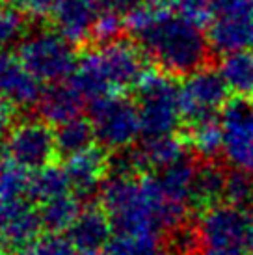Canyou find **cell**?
Masks as SVG:
<instances>
[{"mask_svg": "<svg viewBox=\"0 0 253 255\" xmlns=\"http://www.w3.org/2000/svg\"><path fill=\"white\" fill-rule=\"evenodd\" d=\"M4 145L7 158L26 171L49 166L58 153L54 132L43 120H26L17 123Z\"/></svg>", "mask_w": 253, "mask_h": 255, "instance_id": "9", "label": "cell"}, {"mask_svg": "<svg viewBox=\"0 0 253 255\" xmlns=\"http://www.w3.org/2000/svg\"><path fill=\"white\" fill-rule=\"evenodd\" d=\"M220 75L237 97L253 95V52L242 50L225 54L220 62Z\"/></svg>", "mask_w": 253, "mask_h": 255, "instance_id": "21", "label": "cell"}, {"mask_svg": "<svg viewBox=\"0 0 253 255\" xmlns=\"http://www.w3.org/2000/svg\"><path fill=\"white\" fill-rule=\"evenodd\" d=\"M103 209L118 235H156L183 226L186 209L171 203L153 175H108Z\"/></svg>", "mask_w": 253, "mask_h": 255, "instance_id": "2", "label": "cell"}, {"mask_svg": "<svg viewBox=\"0 0 253 255\" xmlns=\"http://www.w3.org/2000/svg\"><path fill=\"white\" fill-rule=\"evenodd\" d=\"M227 175L229 171H225L224 166L216 160H205L199 164L192 192V207H199L205 211L225 199Z\"/></svg>", "mask_w": 253, "mask_h": 255, "instance_id": "20", "label": "cell"}, {"mask_svg": "<svg viewBox=\"0 0 253 255\" xmlns=\"http://www.w3.org/2000/svg\"><path fill=\"white\" fill-rule=\"evenodd\" d=\"M214 17L227 13H239L250 9V0H211Z\"/></svg>", "mask_w": 253, "mask_h": 255, "instance_id": "34", "label": "cell"}, {"mask_svg": "<svg viewBox=\"0 0 253 255\" xmlns=\"http://www.w3.org/2000/svg\"><path fill=\"white\" fill-rule=\"evenodd\" d=\"M225 201L231 205L246 209L253 203V175L244 171L233 170L227 175V186H225Z\"/></svg>", "mask_w": 253, "mask_h": 255, "instance_id": "29", "label": "cell"}, {"mask_svg": "<svg viewBox=\"0 0 253 255\" xmlns=\"http://www.w3.org/2000/svg\"><path fill=\"white\" fill-rule=\"evenodd\" d=\"M71 194V184L63 166L49 164L41 170H35L30 175V190L28 198L37 201L39 205L47 203L50 199Z\"/></svg>", "mask_w": 253, "mask_h": 255, "instance_id": "22", "label": "cell"}, {"mask_svg": "<svg viewBox=\"0 0 253 255\" xmlns=\"http://www.w3.org/2000/svg\"><path fill=\"white\" fill-rule=\"evenodd\" d=\"M95 140L108 151H126L141 134L140 114L136 103L123 95H108L90 105Z\"/></svg>", "mask_w": 253, "mask_h": 255, "instance_id": "6", "label": "cell"}, {"mask_svg": "<svg viewBox=\"0 0 253 255\" xmlns=\"http://www.w3.org/2000/svg\"><path fill=\"white\" fill-rule=\"evenodd\" d=\"M24 13L6 2H0V49H6L24 37Z\"/></svg>", "mask_w": 253, "mask_h": 255, "instance_id": "28", "label": "cell"}, {"mask_svg": "<svg viewBox=\"0 0 253 255\" xmlns=\"http://www.w3.org/2000/svg\"><path fill=\"white\" fill-rule=\"evenodd\" d=\"M101 7V0H60L50 17L54 28L65 39L71 43H82L92 37Z\"/></svg>", "mask_w": 253, "mask_h": 255, "instance_id": "16", "label": "cell"}, {"mask_svg": "<svg viewBox=\"0 0 253 255\" xmlns=\"http://www.w3.org/2000/svg\"><path fill=\"white\" fill-rule=\"evenodd\" d=\"M188 145L175 134L162 136V138H151V140H143L140 147L132 149L138 170H162L169 164L177 162L190 155Z\"/></svg>", "mask_w": 253, "mask_h": 255, "instance_id": "19", "label": "cell"}, {"mask_svg": "<svg viewBox=\"0 0 253 255\" xmlns=\"http://www.w3.org/2000/svg\"><path fill=\"white\" fill-rule=\"evenodd\" d=\"M19 58L39 82L58 84L73 75L77 56L73 43L58 30H35L22 37Z\"/></svg>", "mask_w": 253, "mask_h": 255, "instance_id": "5", "label": "cell"}, {"mask_svg": "<svg viewBox=\"0 0 253 255\" xmlns=\"http://www.w3.org/2000/svg\"><path fill=\"white\" fill-rule=\"evenodd\" d=\"M125 28L140 43L138 47L162 73L190 77L207 67L211 41L203 24L141 2L125 17Z\"/></svg>", "mask_w": 253, "mask_h": 255, "instance_id": "1", "label": "cell"}, {"mask_svg": "<svg viewBox=\"0 0 253 255\" xmlns=\"http://www.w3.org/2000/svg\"><path fill=\"white\" fill-rule=\"evenodd\" d=\"M197 168L199 164H196V156L190 153L181 160L155 171V177L162 186L166 198L186 211L192 205V192H194Z\"/></svg>", "mask_w": 253, "mask_h": 255, "instance_id": "18", "label": "cell"}, {"mask_svg": "<svg viewBox=\"0 0 253 255\" xmlns=\"http://www.w3.org/2000/svg\"><path fill=\"white\" fill-rule=\"evenodd\" d=\"M207 36L211 49L218 54H233L253 49V13L239 11L214 17L209 24Z\"/></svg>", "mask_w": 253, "mask_h": 255, "instance_id": "14", "label": "cell"}, {"mask_svg": "<svg viewBox=\"0 0 253 255\" xmlns=\"http://www.w3.org/2000/svg\"><path fill=\"white\" fill-rule=\"evenodd\" d=\"M123 28H125V17L123 15L118 13V11H112V9L101 7V13L95 21L92 37L99 45H105V43L120 39V34Z\"/></svg>", "mask_w": 253, "mask_h": 255, "instance_id": "30", "label": "cell"}, {"mask_svg": "<svg viewBox=\"0 0 253 255\" xmlns=\"http://www.w3.org/2000/svg\"><path fill=\"white\" fill-rule=\"evenodd\" d=\"M6 244H4V241H2V237H0V254H2V248H4Z\"/></svg>", "mask_w": 253, "mask_h": 255, "instance_id": "38", "label": "cell"}, {"mask_svg": "<svg viewBox=\"0 0 253 255\" xmlns=\"http://www.w3.org/2000/svg\"><path fill=\"white\" fill-rule=\"evenodd\" d=\"M41 82L28 71L19 54L0 49V99L9 107L30 108L41 97Z\"/></svg>", "mask_w": 253, "mask_h": 255, "instance_id": "11", "label": "cell"}, {"mask_svg": "<svg viewBox=\"0 0 253 255\" xmlns=\"http://www.w3.org/2000/svg\"><path fill=\"white\" fill-rule=\"evenodd\" d=\"M6 4L13 6L24 15H32V17H43V15H50L52 9L60 0H4Z\"/></svg>", "mask_w": 253, "mask_h": 255, "instance_id": "33", "label": "cell"}, {"mask_svg": "<svg viewBox=\"0 0 253 255\" xmlns=\"http://www.w3.org/2000/svg\"><path fill=\"white\" fill-rule=\"evenodd\" d=\"M30 255H93V254H80L69 244L67 239L62 237H49L43 239Z\"/></svg>", "mask_w": 253, "mask_h": 255, "instance_id": "32", "label": "cell"}, {"mask_svg": "<svg viewBox=\"0 0 253 255\" xmlns=\"http://www.w3.org/2000/svg\"><path fill=\"white\" fill-rule=\"evenodd\" d=\"M143 52L126 39L99 45L78 58L69 82L90 103L136 88L147 75Z\"/></svg>", "mask_w": 253, "mask_h": 255, "instance_id": "3", "label": "cell"}, {"mask_svg": "<svg viewBox=\"0 0 253 255\" xmlns=\"http://www.w3.org/2000/svg\"><path fill=\"white\" fill-rule=\"evenodd\" d=\"M112 222L105 213V209L99 207H86L80 211L77 220L67 229V241L73 248L80 254L97 255L112 241Z\"/></svg>", "mask_w": 253, "mask_h": 255, "instance_id": "15", "label": "cell"}, {"mask_svg": "<svg viewBox=\"0 0 253 255\" xmlns=\"http://www.w3.org/2000/svg\"><path fill=\"white\" fill-rule=\"evenodd\" d=\"M43 229L39 209H34L26 199L0 201V237L6 246L26 250L32 246Z\"/></svg>", "mask_w": 253, "mask_h": 255, "instance_id": "12", "label": "cell"}, {"mask_svg": "<svg viewBox=\"0 0 253 255\" xmlns=\"http://www.w3.org/2000/svg\"><path fill=\"white\" fill-rule=\"evenodd\" d=\"M224 132L225 162L233 170L253 175V103L248 97H233L220 112Z\"/></svg>", "mask_w": 253, "mask_h": 255, "instance_id": "7", "label": "cell"}, {"mask_svg": "<svg viewBox=\"0 0 253 255\" xmlns=\"http://www.w3.org/2000/svg\"><path fill=\"white\" fill-rule=\"evenodd\" d=\"M171 4L177 7V11L181 15L199 24H205L207 21L214 19L211 0H173Z\"/></svg>", "mask_w": 253, "mask_h": 255, "instance_id": "31", "label": "cell"}, {"mask_svg": "<svg viewBox=\"0 0 253 255\" xmlns=\"http://www.w3.org/2000/svg\"><path fill=\"white\" fill-rule=\"evenodd\" d=\"M199 255H246L244 248H203Z\"/></svg>", "mask_w": 253, "mask_h": 255, "instance_id": "36", "label": "cell"}, {"mask_svg": "<svg viewBox=\"0 0 253 255\" xmlns=\"http://www.w3.org/2000/svg\"><path fill=\"white\" fill-rule=\"evenodd\" d=\"M82 103L84 97L75 90L71 82H58L43 90L41 97L37 101V112L47 125L60 127L80 116Z\"/></svg>", "mask_w": 253, "mask_h": 255, "instance_id": "17", "label": "cell"}, {"mask_svg": "<svg viewBox=\"0 0 253 255\" xmlns=\"http://www.w3.org/2000/svg\"><path fill=\"white\" fill-rule=\"evenodd\" d=\"M80 199L71 192L65 196H60L56 199H50L47 203H41L39 207V216L43 222V229L58 233V231H67L71 224L77 220L80 214Z\"/></svg>", "mask_w": 253, "mask_h": 255, "instance_id": "25", "label": "cell"}, {"mask_svg": "<svg viewBox=\"0 0 253 255\" xmlns=\"http://www.w3.org/2000/svg\"><path fill=\"white\" fill-rule=\"evenodd\" d=\"M108 160L110 158H106L105 151L95 145L65 160L63 168L69 179L71 192L80 201L90 199L93 194L101 192L108 177Z\"/></svg>", "mask_w": 253, "mask_h": 255, "instance_id": "13", "label": "cell"}, {"mask_svg": "<svg viewBox=\"0 0 253 255\" xmlns=\"http://www.w3.org/2000/svg\"><path fill=\"white\" fill-rule=\"evenodd\" d=\"M250 11L253 13V0H250Z\"/></svg>", "mask_w": 253, "mask_h": 255, "instance_id": "39", "label": "cell"}, {"mask_svg": "<svg viewBox=\"0 0 253 255\" xmlns=\"http://www.w3.org/2000/svg\"><path fill=\"white\" fill-rule=\"evenodd\" d=\"M136 107L145 140L175 134L183 120L181 86L166 73H147L136 86Z\"/></svg>", "mask_w": 253, "mask_h": 255, "instance_id": "4", "label": "cell"}, {"mask_svg": "<svg viewBox=\"0 0 253 255\" xmlns=\"http://www.w3.org/2000/svg\"><path fill=\"white\" fill-rule=\"evenodd\" d=\"M248 252H250V255H253V227L252 235H250V241H248Z\"/></svg>", "mask_w": 253, "mask_h": 255, "instance_id": "37", "label": "cell"}, {"mask_svg": "<svg viewBox=\"0 0 253 255\" xmlns=\"http://www.w3.org/2000/svg\"><path fill=\"white\" fill-rule=\"evenodd\" d=\"M103 255H169L166 244L156 235H118Z\"/></svg>", "mask_w": 253, "mask_h": 255, "instance_id": "26", "label": "cell"}, {"mask_svg": "<svg viewBox=\"0 0 253 255\" xmlns=\"http://www.w3.org/2000/svg\"><path fill=\"white\" fill-rule=\"evenodd\" d=\"M54 138H56L58 153L63 155L65 158H69V156L92 147L93 142H95V132H93L90 118L86 120L82 116H78L75 120L56 127Z\"/></svg>", "mask_w": 253, "mask_h": 255, "instance_id": "23", "label": "cell"}, {"mask_svg": "<svg viewBox=\"0 0 253 255\" xmlns=\"http://www.w3.org/2000/svg\"><path fill=\"white\" fill-rule=\"evenodd\" d=\"M28 171L9 158H0V201H21L28 196Z\"/></svg>", "mask_w": 253, "mask_h": 255, "instance_id": "27", "label": "cell"}, {"mask_svg": "<svg viewBox=\"0 0 253 255\" xmlns=\"http://www.w3.org/2000/svg\"><path fill=\"white\" fill-rule=\"evenodd\" d=\"M13 127V107H9L6 101L0 99V143H6Z\"/></svg>", "mask_w": 253, "mask_h": 255, "instance_id": "35", "label": "cell"}, {"mask_svg": "<svg viewBox=\"0 0 253 255\" xmlns=\"http://www.w3.org/2000/svg\"><path fill=\"white\" fill-rule=\"evenodd\" d=\"M252 209H253V203H252Z\"/></svg>", "mask_w": 253, "mask_h": 255, "instance_id": "40", "label": "cell"}, {"mask_svg": "<svg viewBox=\"0 0 253 255\" xmlns=\"http://www.w3.org/2000/svg\"><path fill=\"white\" fill-rule=\"evenodd\" d=\"M188 143L192 151L203 160H216L224 149V132L218 118L203 120L190 125Z\"/></svg>", "mask_w": 253, "mask_h": 255, "instance_id": "24", "label": "cell"}, {"mask_svg": "<svg viewBox=\"0 0 253 255\" xmlns=\"http://www.w3.org/2000/svg\"><path fill=\"white\" fill-rule=\"evenodd\" d=\"M229 97V88L220 71L205 67L201 71L186 77L181 86V108L183 120L190 125L203 120L216 118L225 107Z\"/></svg>", "mask_w": 253, "mask_h": 255, "instance_id": "10", "label": "cell"}, {"mask_svg": "<svg viewBox=\"0 0 253 255\" xmlns=\"http://www.w3.org/2000/svg\"><path fill=\"white\" fill-rule=\"evenodd\" d=\"M252 227L246 209L218 203L205 209L196 229L205 248H248Z\"/></svg>", "mask_w": 253, "mask_h": 255, "instance_id": "8", "label": "cell"}]
</instances>
